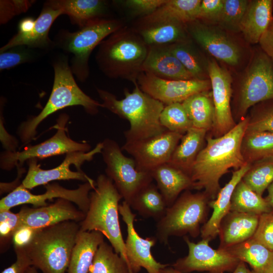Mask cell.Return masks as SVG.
<instances>
[{
  "label": "cell",
  "mask_w": 273,
  "mask_h": 273,
  "mask_svg": "<svg viewBox=\"0 0 273 273\" xmlns=\"http://www.w3.org/2000/svg\"><path fill=\"white\" fill-rule=\"evenodd\" d=\"M249 117L241 120L221 136L206 137L207 144L198 155L190 176L193 189L204 190L210 199L216 198L220 190L219 180L231 168H240L247 162L241 151Z\"/></svg>",
  "instance_id": "obj_1"
},
{
  "label": "cell",
  "mask_w": 273,
  "mask_h": 273,
  "mask_svg": "<svg viewBox=\"0 0 273 273\" xmlns=\"http://www.w3.org/2000/svg\"><path fill=\"white\" fill-rule=\"evenodd\" d=\"M133 83V91L125 90V97L121 100L108 91L97 88L103 108L129 122L130 128L124 133L126 141L146 139L167 130L160 122L165 105L142 91L137 82Z\"/></svg>",
  "instance_id": "obj_2"
},
{
  "label": "cell",
  "mask_w": 273,
  "mask_h": 273,
  "mask_svg": "<svg viewBox=\"0 0 273 273\" xmlns=\"http://www.w3.org/2000/svg\"><path fill=\"white\" fill-rule=\"evenodd\" d=\"M148 52V46L138 32L123 26L100 43L96 60L108 77L134 83L143 72Z\"/></svg>",
  "instance_id": "obj_3"
},
{
  "label": "cell",
  "mask_w": 273,
  "mask_h": 273,
  "mask_svg": "<svg viewBox=\"0 0 273 273\" xmlns=\"http://www.w3.org/2000/svg\"><path fill=\"white\" fill-rule=\"evenodd\" d=\"M54 78L52 90L45 106L36 116L23 122L17 130L21 141L30 142L35 137L36 128L49 116L58 110L72 106H81L92 115L96 114L102 103L85 94L77 84L70 67L68 59L65 57L53 62Z\"/></svg>",
  "instance_id": "obj_4"
},
{
  "label": "cell",
  "mask_w": 273,
  "mask_h": 273,
  "mask_svg": "<svg viewBox=\"0 0 273 273\" xmlns=\"http://www.w3.org/2000/svg\"><path fill=\"white\" fill-rule=\"evenodd\" d=\"M79 231V223L73 220L39 229L23 248L31 266L42 273H66Z\"/></svg>",
  "instance_id": "obj_5"
},
{
  "label": "cell",
  "mask_w": 273,
  "mask_h": 273,
  "mask_svg": "<svg viewBox=\"0 0 273 273\" xmlns=\"http://www.w3.org/2000/svg\"><path fill=\"white\" fill-rule=\"evenodd\" d=\"M122 198L112 180L106 175H99L95 188L89 194L88 211L79 223L80 231L101 233L128 265L118 216Z\"/></svg>",
  "instance_id": "obj_6"
},
{
  "label": "cell",
  "mask_w": 273,
  "mask_h": 273,
  "mask_svg": "<svg viewBox=\"0 0 273 273\" xmlns=\"http://www.w3.org/2000/svg\"><path fill=\"white\" fill-rule=\"evenodd\" d=\"M123 27L119 20L100 18L88 23L75 32L60 31L55 44L72 55L69 64L73 75L80 81L89 75L88 61L94 49L112 33Z\"/></svg>",
  "instance_id": "obj_7"
},
{
  "label": "cell",
  "mask_w": 273,
  "mask_h": 273,
  "mask_svg": "<svg viewBox=\"0 0 273 273\" xmlns=\"http://www.w3.org/2000/svg\"><path fill=\"white\" fill-rule=\"evenodd\" d=\"M210 198L203 191L192 193L187 190L167 209L164 216L157 221L155 237L168 244L171 236L189 234L193 238L201 233V224L206 222Z\"/></svg>",
  "instance_id": "obj_8"
},
{
  "label": "cell",
  "mask_w": 273,
  "mask_h": 273,
  "mask_svg": "<svg viewBox=\"0 0 273 273\" xmlns=\"http://www.w3.org/2000/svg\"><path fill=\"white\" fill-rule=\"evenodd\" d=\"M101 154L106 164V175L113 182L124 201L128 204L144 187L152 183L151 172L138 169L133 158L126 157L115 141L105 139Z\"/></svg>",
  "instance_id": "obj_9"
},
{
  "label": "cell",
  "mask_w": 273,
  "mask_h": 273,
  "mask_svg": "<svg viewBox=\"0 0 273 273\" xmlns=\"http://www.w3.org/2000/svg\"><path fill=\"white\" fill-rule=\"evenodd\" d=\"M69 119L68 115L61 114L55 125L57 132L50 139L34 146H29L20 152L2 153L1 168L10 170L16 166L18 172L24 162L30 159H43L72 152H87L90 146L86 143H78L70 138L66 132L65 126Z\"/></svg>",
  "instance_id": "obj_10"
},
{
  "label": "cell",
  "mask_w": 273,
  "mask_h": 273,
  "mask_svg": "<svg viewBox=\"0 0 273 273\" xmlns=\"http://www.w3.org/2000/svg\"><path fill=\"white\" fill-rule=\"evenodd\" d=\"M273 100V61L264 52L252 59L241 82L237 113L243 116L254 105Z\"/></svg>",
  "instance_id": "obj_11"
},
{
  "label": "cell",
  "mask_w": 273,
  "mask_h": 273,
  "mask_svg": "<svg viewBox=\"0 0 273 273\" xmlns=\"http://www.w3.org/2000/svg\"><path fill=\"white\" fill-rule=\"evenodd\" d=\"M103 147L101 142L87 152L68 153L59 166L51 169H41L37 159H30L27 161V174L20 185L28 190L46 185L53 180L76 179L84 183L93 181L94 180L82 171L80 167L85 161H92L96 154L101 153Z\"/></svg>",
  "instance_id": "obj_12"
},
{
  "label": "cell",
  "mask_w": 273,
  "mask_h": 273,
  "mask_svg": "<svg viewBox=\"0 0 273 273\" xmlns=\"http://www.w3.org/2000/svg\"><path fill=\"white\" fill-rule=\"evenodd\" d=\"M96 186V181H87L80 185L75 189H68L57 183L44 185L46 192L35 195L20 185L0 201V211L10 210L12 207L21 204H30L34 208L46 206L47 200L62 198L75 204L85 214L89 205V194Z\"/></svg>",
  "instance_id": "obj_13"
},
{
  "label": "cell",
  "mask_w": 273,
  "mask_h": 273,
  "mask_svg": "<svg viewBox=\"0 0 273 273\" xmlns=\"http://www.w3.org/2000/svg\"><path fill=\"white\" fill-rule=\"evenodd\" d=\"M184 240L188 247V254L172 265V267L180 272L206 271L208 273H223L234 271L240 261L225 249L211 248L208 239H202L195 243L185 236Z\"/></svg>",
  "instance_id": "obj_14"
},
{
  "label": "cell",
  "mask_w": 273,
  "mask_h": 273,
  "mask_svg": "<svg viewBox=\"0 0 273 273\" xmlns=\"http://www.w3.org/2000/svg\"><path fill=\"white\" fill-rule=\"evenodd\" d=\"M183 135L166 130L146 139L126 141L121 149L133 157L138 169L150 172L169 162Z\"/></svg>",
  "instance_id": "obj_15"
},
{
  "label": "cell",
  "mask_w": 273,
  "mask_h": 273,
  "mask_svg": "<svg viewBox=\"0 0 273 273\" xmlns=\"http://www.w3.org/2000/svg\"><path fill=\"white\" fill-rule=\"evenodd\" d=\"M131 209L124 201L119 206V213L127 227L125 248L130 273H138L142 268H145L148 273H161L169 265L158 262L152 255L151 248L157 240L155 237L143 238L139 235L134 226L136 214Z\"/></svg>",
  "instance_id": "obj_16"
},
{
  "label": "cell",
  "mask_w": 273,
  "mask_h": 273,
  "mask_svg": "<svg viewBox=\"0 0 273 273\" xmlns=\"http://www.w3.org/2000/svg\"><path fill=\"white\" fill-rule=\"evenodd\" d=\"M141 89L165 105L183 103L191 96L208 91V79L169 80L142 72L136 81Z\"/></svg>",
  "instance_id": "obj_17"
},
{
  "label": "cell",
  "mask_w": 273,
  "mask_h": 273,
  "mask_svg": "<svg viewBox=\"0 0 273 273\" xmlns=\"http://www.w3.org/2000/svg\"><path fill=\"white\" fill-rule=\"evenodd\" d=\"M208 71L214 109L211 129L214 138H218L228 132L237 124L230 104L232 79L230 73L215 60L208 61Z\"/></svg>",
  "instance_id": "obj_18"
},
{
  "label": "cell",
  "mask_w": 273,
  "mask_h": 273,
  "mask_svg": "<svg viewBox=\"0 0 273 273\" xmlns=\"http://www.w3.org/2000/svg\"><path fill=\"white\" fill-rule=\"evenodd\" d=\"M186 27L190 36L215 58L231 66L239 64L240 48L225 32L198 20L187 23Z\"/></svg>",
  "instance_id": "obj_19"
},
{
  "label": "cell",
  "mask_w": 273,
  "mask_h": 273,
  "mask_svg": "<svg viewBox=\"0 0 273 273\" xmlns=\"http://www.w3.org/2000/svg\"><path fill=\"white\" fill-rule=\"evenodd\" d=\"M73 204L59 198L54 203L42 207L23 206L19 212L21 225L41 229L67 220L80 222L85 218V214Z\"/></svg>",
  "instance_id": "obj_20"
},
{
  "label": "cell",
  "mask_w": 273,
  "mask_h": 273,
  "mask_svg": "<svg viewBox=\"0 0 273 273\" xmlns=\"http://www.w3.org/2000/svg\"><path fill=\"white\" fill-rule=\"evenodd\" d=\"M61 15H63L61 10L52 6L48 1L46 2L39 16L35 19L33 29L27 33H17L0 49V53L19 46L41 49L55 47V42L51 40L49 33L54 22Z\"/></svg>",
  "instance_id": "obj_21"
},
{
  "label": "cell",
  "mask_w": 273,
  "mask_h": 273,
  "mask_svg": "<svg viewBox=\"0 0 273 273\" xmlns=\"http://www.w3.org/2000/svg\"><path fill=\"white\" fill-rule=\"evenodd\" d=\"M142 71L165 79H195L170 51L167 45L148 47Z\"/></svg>",
  "instance_id": "obj_22"
},
{
  "label": "cell",
  "mask_w": 273,
  "mask_h": 273,
  "mask_svg": "<svg viewBox=\"0 0 273 273\" xmlns=\"http://www.w3.org/2000/svg\"><path fill=\"white\" fill-rule=\"evenodd\" d=\"M251 165L247 163L240 168L233 171L231 179L220 189L216 199L209 201V205L213 209V212L210 218L201 228L200 234L202 239L211 241L218 235L220 222L230 211L233 193Z\"/></svg>",
  "instance_id": "obj_23"
},
{
  "label": "cell",
  "mask_w": 273,
  "mask_h": 273,
  "mask_svg": "<svg viewBox=\"0 0 273 273\" xmlns=\"http://www.w3.org/2000/svg\"><path fill=\"white\" fill-rule=\"evenodd\" d=\"M259 215L230 211L220 222L218 248L225 249L252 238L256 230Z\"/></svg>",
  "instance_id": "obj_24"
},
{
  "label": "cell",
  "mask_w": 273,
  "mask_h": 273,
  "mask_svg": "<svg viewBox=\"0 0 273 273\" xmlns=\"http://www.w3.org/2000/svg\"><path fill=\"white\" fill-rule=\"evenodd\" d=\"M150 172L168 207L183 191L193 189L194 183L190 176L168 163L159 165Z\"/></svg>",
  "instance_id": "obj_25"
},
{
  "label": "cell",
  "mask_w": 273,
  "mask_h": 273,
  "mask_svg": "<svg viewBox=\"0 0 273 273\" xmlns=\"http://www.w3.org/2000/svg\"><path fill=\"white\" fill-rule=\"evenodd\" d=\"M272 0L249 2L240 25V31L248 42H259L272 21Z\"/></svg>",
  "instance_id": "obj_26"
},
{
  "label": "cell",
  "mask_w": 273,
  "mask_h": 273,
  "mask_svg": "<svg viewBox=\"0 0 273 273\" xmlns=\"http://www.w3.org/2000/svg\"><path fill=\"white\" fill-rule=\"evenodd\" d=\"M135 31L148 47L170 45L189 39L186 24L175 20L140 25Z\"/></svg>",
  "instance_id": "obj_27"
},
{
  "label": "cell",
  "mask_w": 273,
  "mask_h": 273,
  "mask_svg": "<svg viewBox=\"0 0 273 273\" xmlns=\"http://www.w3.org/2000/svg\"><path fill=\"white\" fill-rule=\"evenodd\" d=\"M98 231H79L73 247L66 273H88L95 253L104 241Z\"/></svg>",
  "instance_id": "obj_28"
},
{
  "label": "cell",
  "mask_w": 273,
  "mask_h": 273,
  "mask_svg": "<svg viewBox=\"0 0 273 273\" xmlns=\"http://www.w3.org/2000/svg\"><path fill=\"white\" fill-rule=\"evenodd\" d=\"M49 2L67 15L79 28L93 20L103 18L107 3L102 0H51Z\"/></svg>",
  "instance_id": "obj_29"
},
{
  "label": "cell",
  "mask_w": 273,
  "mask_h": 273,
  "mask_svg": "<svg viewBox=\"0 0 273 273\" xmlns=\"http://www.w3.org/2000/svg\"><path fill=\"white\" fill-rule=\"evenodd\" d=\"M225 250L256 273H269L273 269V251L252 237Z\"/></svg>",
  "instance_id": "obj_30"
},
{
  "label": "cell",
  "mask_w": 273,
  "mask_h": 273,
  "mask_svg": "<svg viewBox=\"0 0 273 273\" xmlns=\"http://www.w3.org/2000/svg\"><path fill=\"white\" fill-rule=\"evenodd\" d=\"M201 0H167L152 14L142 17L140 25L165 20H175L184 24L197 19Z\"/></svg>",
  "instance_id": "obj_31"
},
{
  "label": "cell",
  "mask_w": 273,
  "mask_h": 273,
  "mask_svg": "<svg viewBox=\"0 0 273 273\" xmlns=\"http://www.w3.org/2000/svg\"><path fill=\"white\" fill-rule=\"evenodd\" d=\"M207 132L194 127L189 129L181 137L168 163L190 175L195 160L203 149Z\"/></svg>",
  "instance_id": "obj_32"
},
{
  "label": "cell",
  "mask_w": 273,
  "mask_h": 273,
  "mask_svg": "<svg viewBox=\"0 0 273 273\" xmlns=\"http://www.w3.org/2000/svg\"><path fill=\"white\" fill-rule=\"evenodd\" d=\"M129 205L142 216L157 221L164 216L168 208L157 186L152 183L142 188Z\"/></svg>",
  "instance_id": "obj_33"
},
{
  "label": "cell",
  "mask_w": 273,
  "mask_h": 273,
  "mask_svg": "<svg viewBox=\"0 0 273 273\" xmlns=\"http://www.w3.org/2000/svg\"><path fill=\"white\" fill-rule=\"evenodd\" d=\"M167 46L170 51L195 79H208V61L189 39Z\"/></svg>",
  "instance_id": "obj_34"
},
{
  "label": "cell",
  "mask_w": 273,
  "mask_h": 273,
  "mask_svg": "<svg viewBox=\"0 0 273 273\" xmlns=\"http://www.w3.org/2000/svg\"><path fill=\"white\" fill-rule=\"evenodd\" d=\"M181 103L193 127L207 131L211 129L214 109L208 91L195 94Z\"/></svg>",
  "instance_id": "obj_35"
},
{
  "label": "cell",
  "mask_w": 273,
  "mask_h": 273,
  "mask_svg": "<svg viewBox=\"0 0 273 273\" xmlns=\"http://www.w3.org/2000/svg\"><path fill=\"white\" fill-rule=\"evenodd\" d=\"M241 151L247 163L273 160V132H245Z\"/></svg>",
  "instance_id": "obj_36"
},
{
  "label": "cell",
  "mask_w": 273,
  "mask_h": 273,
  "mask_svg": "<svg viewBox=\"0 0 273 273\" xmlns=\"http://www.w3.org/2000/svg\"><path fill=\"white\" fill-rule=\"evenodd\" d=\"M272 210L265 199L251 189L241 179L232 194L230 211L260 215Z\"/></svg>",
  "instance_id": "obj_37"
},
{
  "label": "cell",
  "mask_w": 273,
  "mask_h": 273,
  "mask_svg": "<svg viewBox=\"0 0 273 273\" xmlns=\"http://www.w3.org/2000/svg\"><path fill=\"white\" fill-rule=\"evenodd\" d=\"M88 273H130L126 261L104 241L99 246Z\"/></svg>",
  "instance_id": "obj_38"
},
{
  "label": "cell",
  "mask_w": 273,
  "mask_h": 273,
  "mask_svg": "<svg viewBox=\"0 0 273 273\" xmlns=\"http://www.w3.org/2000/svg\"><path fill=\"white\" fill-rule=\"evenodd\" d=\"M242 180L260 196L273 182V160L255 162L245 174Z\"/></svg>",
  "instance_id": "obj_39"
},
{
  "label": "cell",
  "mask_w": 273,
  "mask_h": 273,
  "mask_svg": "<svg viewBox=\"0 0 273 273\" xmlns=\"http://www.w3.org/2000/svg\"><path fill=\"white\" fill-rule=\"evenodd\" d=\"M160 122L166 129L183 135L193 127L181 103L165 105Z\"/></svg>",
  "instance_id": "obj_40"
},
{
  "label": "cell",
  "mask_w": 273,
  "mask_h": 273,
  "mask_svg": "<svg viewBox=\"0 0 273 273\" xmlns=\"http://www.w3.org/2000/svg\"><path fill=\"white\" fill-rule=\"evenodd\" d=\"M250 1L223 0V6L217 23L223 29L240 31V25Z\"/></svg>",
  "instance_id": "obj_41"
},
{
  "label": "cell",
  "mask_w": 273,
  "mask_h": 273,
  "mask_svg": "<svg viewBox=\"0 0 273 273\" xmlns=\"http://www.w3.org/2000/svg\"><path fill=\"white\" fill-rule=\"evenodd\" d=\"M19 212L13 213L10 210L0 211L1 251L6 250L11 243L15 232L21 226Z\"/></svg>",
  "instance_id": "obj_42"
},
{
  "label": "cell",
  "mask_w": 273,
  "mask_h": 273,
  "mask_svg": "<svg viewBox=\"0 0 273 273\" xmlns=\"http://www.w3.org/2000/svg\"><path fill=\"white\" fill-rule=\"evenodd\" d=\"M29 49L19 46L0 53V70L9 69L30 62L33 59L34 55Z\"/></svg>",
  "instance_id": "obj_43"
},
{
  "label": "cell",
  "mask_w": 273,
  "mask_h": 273,
  "mask_svg": "<svg viewBox=\"0 0 273 273\" xmlns=\"http://www.w3.org/2000/svg\"><path fill=\"white\" fill-rule=\"evenodd\" d=\"M273 132V103L260 109L249 118L246 132Z\"/></svg>",
  "instance_id": "obj_44"
},
{
  "label": "cell",
  "mask_w": 273,
  "mask_h": 273,
  "mask_svg": "<svg viewBox=\"0 0 273 273\" xmlns=\"http://www.w3.org/2000/svg\"><path fill=\"white\" fill-rule=\"evenodd\" d=\"M253 238L273 251V210L259 215Z\"/></svg>",
  "instance_id": "obj_45"
},
{
  "label": "cell",
  "mask_w": 273,
  "mask_h": 273,
  "mask_svg": "<svg viewBox=\"0 0 273 273\" xmlns=\"http://www.w3.org/2000/svg\"><path fill=\"white\" fill-rule=\"evenodd\" d=\"M35 1L1 0L0 1V23L4 24L14 17L25 13L32 6Z\"/></svg>",
  "instance_id": "obj_46"
},
{
  "label": "cell",
  "mask_w": 273,
  "mask_h": 273,
  "mask_svg": "<svg viewBox=\"0 0 273 273\" xmlns=\"http://www.w3.org/2000/svg\"><path fill=\"white\" fill-rule=\"evenodd\" d=\"M166 2L167 0H126L119 2L133 15L143 17L153 13Z\"/></svg>",
  "instance_id": "obj_47"
},
{
  "label": "cell",
  "mask_w": 273,
  "mask_h": 273,
  "mask_svg": "<svg viewBox=\"0 0 273 273\" xmlns=\"http://www.w3.org/2000/svg\"><path fill=\"white\" fill-rule=\"evenodd\" d=\"M223 6V0H203L199 7L197 19L218 22Z\"/></svg>",
  "instance_id": "obj_48"
},
{
  "label": "cell",
  "mask_w": 273,
  "mask_h": 273,
  "mask_svg": "<svg viewBox=\"0 0 273 273\" xmlns=\"http://www.w3.org/2000/svg\"><path fill=\"white\" fill-rule=\"evenodd\" d=\"M39 229L24 225L19 226L13 235L14 248H25L32 241Z\"/></svg>",
  "instance_id": "obj_49"
},
{
  "label": "cell",
  "mask_w": 273,
  "mask_h": 273,
  "mask_svg": "<svg viewBox=\"0 0 273 273\" xmlns=\"http://www.w3.org/2000/svg\"><path fill=\"white\" fill-rule=\"evenodd\" d=\"M16 260L1 273H26L28 268L31 266V262L23 248H14Z\"/></svg>",
  "instance_id": "obj_50"
},
{
  "label": "cell",
  "mask_w": 273,
  "mask_h": 273,
  "mask_svg": "<svg viewBox=\"0 0 273 273\" xmlns=\"http://www.w3.org/2000/svg\"><path fill=\"white\" fill-rule=\"evenodd\" d=\"M0 139L3 147L6 151L11 152H16L17 148L18 146L17 140L13 136L10 135L5 129L4 126L3 117L1 115L0 120Z\"/></svg>",
  "instance_id": "obj_51"
},
{
  "label": "cell",
  "mask_w": 273,
  "mask_h": 273,
  "mask_svg": "<svg viewBox=\"0 0 273 273\" xmlns=\"http://www.w3.org/2000/svg\"><path fill=\"white\" fill-rule=\"evenodd\" d=\"M259 43L263 52L273 61V22L261 37Z\"/></svg>",
  "instance_id": "obj_52"
},
{
  "label": "cell",
  "mask_w": 273,
  "mask_h": 273,
  "mask_svg": "<svg viewBox=\"0 0 273 273\" xmlns=\"http://www.w3.org/2000/svg\"><path fill=\"white\" fill-rule=\"evenodd\" d=\"M35 19L32 17H26L22 19L18 25V33L25 34L30 32L34 27Z\"/></svg>",
  "instance_id": "obj_53"
},
{
  "label": "cell",
  "mask_w": 273,
  "mask_h": 273,
  "mask_svg": "<svg viewBox=\"0 0 273 273\" xmlns=\"http://www.w3.org/2000/svg\"><path fill=\"white\" fill-rule=\"evenodd\" d=\"M208 273V272H207ZM233 273H256L254 270H250L246 265L245 262L240 261Z\"/></svg>",
  "instance_id": "obj_54"
},
{
  "label": "cell",
  "mask_w": 273,
  "mask_h": 273,
  "mask_svg": "<svg viewBox=\"0 0 273 273\" xmlns=\"http://www.w3.org/2000/svg\"><path fill=\"white\" fill-rule=\"evenodd\" d=\"M268 195L265 198L273 210V182L267 188Z\"/></svg>",
  "instance_id": "obj_55"
},
{
  "label": "cell",
  "mask_w": 273,
  "mask_h": 273,
  "mask_svg": "<svg viewBox=\"0 0 273 273\" xmlns=\"http://www.w3.org/2000/svg\"><path fill=\"white\" fill-rule=\"evenodd\" d=\"M161 273H184V272H180L174 269L172 266H167V267H165L161 270Z\"/></svg>",
  "instance_id": "obj_56"
},
{
  "label": "cell",
  "mask_w": 273,
  "mask_h": 273,
  "mask_svg": "<svg viewBox=\"0 0 273 273\" xmlns=\"http://www.w3.org/2000/svg\"><path fill=\"white\" fill-rule=\"evenodd\" d=\"M26 273H38L37 269L33 266H29Z\"/></svg>",
  "instance_id": "obj_57"
},
{
  "label": "cell",
  "mask_w": 273,
  "mask_h": 273,
  "mask_svg": "<svg viewBox=\"0 0 273 273\" xmlns=\"http://www.w3.org/2000/svg\"><path fill=\"white\" fill-rule=\"evenodd\" d=\"M269 273H273V269L271 270V271Z\"/></svg>",
  "instance_id": "obj_58"
},
{
  "label": "cell",
  "mask_w": 273,
  "mask_h": 273,
  "mask_svg": "<svg viewBox=\"0 0 273 273\" xmlns=\"http://www.w3.org/2000/svg\"><path fill=\"white\" fill-rule=\"evenodd\" d=\"M272 22H273V19H272Z\"/></svg>",
  "instance_id": "obj_59"
}]
</instances>
